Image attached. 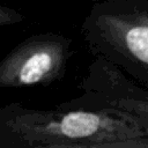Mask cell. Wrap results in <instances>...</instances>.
Instances as JSON below:
<instances>
[{
    "label": "cell",
    "instance_id": "cell-1",
    "mask_svg": "<svg viewBox=\"0 0 148 148\" xmlns=\"http://www.w3.org/2000/svg\"><path fill=\"white\" fill-rule=\"evenodd\" d=\"M148 138V120L116 109L42 110L9 103L0 110V148L105 143Z\"/></svg>",
    "mask_w": 148,
    "mask_h": 148
},
{
    "label": "cell",
    "instance_id": "cell-2",
    "mask_svg": "<svg viewBox=\"0 0 148 148\" xmlns=\"http://www.w3.org/2000/svg\"><path fill=\"white\" fill-rule=\"evenodd\" d=\"M80 30L95 59L148 90V0L95 2Z\"/></svg>",
    "mask_w": 148,
    "mask_h": 148
},
{
    "label": "cell",
    "instance_id": "cell-3",
    "mask_svg": "<svg viewBox=\"0 0 148 148\" xmlns=\"http://www.w3.org/2000/svg\"><path fill=\"white\" fill-rule=\"evenodd\" d=\"M71 56V40L59 34L31 36L16 45L0 62V87L50 84L61 79Z\"/></svg>",
    "mask_w": 148,
    "mask_h": 148
},
{
    "label": "cell",
    "instance_id": "cell-4",
    "mask_svg": "<svg viewBox=\"0 0 148 148\" xmlns=\"http://www.w3.org/2000/svg\"><path fill=\"white\" fill-rule=\"evenodd\" d=\"M81 95L60 103L62 109H116L148 120V90L113 66L95 59L80 82Z\"/></svg>",
    "mask_w": 148,
    "mask_h": 148
},
{
    "label": "cell",
    "instance_id": "cell-5",
    "mask_svg": "<svg viewBox=\"0 0 148 148\" xmlns=\"http://www.w3.org/2000/svg\"><path fill=\"white\" fill-rule=\"evenodd\" d=\"M32 148H148V138L105 142V143H82V145H69V146H44Z\"/></svg>",
    "mask_w": 148,
    "mask_h": 148
},
{
    "label": "cell",
    "instance_id": "cell-6",
    "mask_svg": "<svg viewBox=\"0 0 148 148\" xmlns=\"http://www.w3.org/2000/svg\"><path fill=\"white\" fill-rule=\"evenodd\" d=\"M22 21V15L17 12H15L12 8H7L5 6L0 7V25H9Z\"/></svg>",
    "mask_w": 148,
    "mask_h": 148
}]
</instances>
